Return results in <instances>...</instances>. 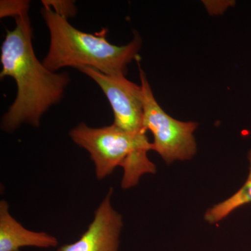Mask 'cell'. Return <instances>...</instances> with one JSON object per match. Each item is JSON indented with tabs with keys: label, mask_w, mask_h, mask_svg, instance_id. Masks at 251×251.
<instances>
[{
	"label": "cell",
	"mask_w": 251,
	"mask_h": 251,
	"mask_svg": "<svg viewBox=\"0 0 251 251\" xmlns=\"http://www.w3.org/2000/svg\"><path fill=\"white\" fill-rule=\"evenodd\" d=\"M110 188L95 211L88 228L77 242L65 244L57 251H119L122 216L112 208Z\"/></svg>",
	"instance_id": "cell-6"
},
{
	"label": "cell",
	"mask_w": 251,
	"mask_h": 251,
	"mask_svg": "<svg viewBox=\"0 0 251 251\" xmlns=\"http://www.w3.org/2000/svg\"><path fill=\"white\" fill-rule=\"evenodd\" d=\"M95 81L106 96L114 114V125L133 134L146 133L143 126V92L125 75H107L90 67L78 69Z\"/></svg>",
	"instance_id": "cell-5"
},
{
	"label": "cell",
	"mask_w": 251,
	"mask_h": 251,
	"mask_svg": "<svg viewBox=\"0 0 251 251\" xmlns=\"http://www.w3.org/2000/svg\"><path fill=\"white\" fill-rule=\"evenodd\" d=\"M42 4L67 19L75 16L77 13L75 3L69 0H42Z\"/></svg>",
	"instance_id": "cell-10"
},
{
	"label": "cell",
	"mask_w": 251,
	"mask_h": 251,
	"mask_svg": "<svg viewBox=\"0 0 251 251\" xmlns=\"http://www.w3.org/2000/svg\"><path fill=\"white\" fill-rule=\"evenodd\" d=\"M41 14L50 35L47 55L43 64L51 72L64 67H90L107 75H125L127 65L138 57L142 45L140 36L125 46L113 45L104 34L78 30L67 18L43 6Z\"/></svg>",
	"instance_id": "cell-2"
},
{
	"label": "cell",
	"mask_w": 251,
	"mask_h": 251,
	"mask_svg": "<svg viewBox=\"0 0 251 251\" xmlns=\"http://www.w3.org/2000/svg\"><path fill=\"white\" fill-rule=\"evenodd\" d=\"M0 60L1 79L13 77L18 88L14 103L2 117L1 128L12 132L23 123L39 126L44 112L62 99L70 77L67 73L51 72L36 57L28 13L16 18V27L6 31Z\"/></svg>",
	"instance_id": "cell-1"
},
{
	"label": "cell",
	"mask_w": 251,
	"mask_h": 251,
	"mask_svg": "<svg viewBox=\"0 0 251 251\" xmlns=\"http://www.w3.org/2000/svg\"><path fill=\"white\" fill-rule=\"evenodd\" d=\"M30 2L27 0H1L0 3V16L1 18H17L28 13Z\"/></svg>",
	"instance_id": "cell-9"
},
{
	"label": "cell",
	"mask_w": 251,
	"mask_h": 251,
	"mask_svg": "<svg viewBox=\"0 0 251 251\" xmlns=\"http://www.w3.org/2000/svg\"><path fill=\"white\" fill-rule=\"evenodd\" d=\"M140 77L143 92V126L153 134V150L168 164L191 159L197 150L193 133L198 123L179 121L170 116L156 101L141 68Z\"/></svg>",
	"instance_id": "cell-4"
},
{
	"label": "cell",
	"mask_w": 251,
	"mask_h": 251,
	"mask_svg": "<svg viewBox=\"0 0 251 251\" xmlns=\"http://www.w3.org/2000/svg\"><path fill=\"white\" fill-rule=\"evenodd\" d=\"M57 245L58 241L53 236L23 227L10 214L8 203L0 202V251H20L25 247L49 249Z\"/></svg>",
	"instance_id": "cell-7"
},
{
	"label": "cell",
	"mask_w": 251,
	"mask_h": 251,
	"mask_svg": "<svg viewBox=\"0 0 251 251\" xmlns=\"http://www.w3.org/2000/svg\"><path fill=\"white\" fill-rule=\"evenodd\" d=\"M249 159L250 168L245 184L233 196L212 206L206 211L204 219L209 224H217L237 208L251 202V150L249 152Z\"/></svg>",
	"instance_id": "cell-8"
},
{
	"label": "cell",
	"mask_w": 251,
	"mask_h": 251,
	"mask_svg": "<svg viewBox=\"0 0 251 251\" xmlns=\"http://www.w3.org/2000/svg\"><path fill=\"white\" fill-rule=\"evenodd\" d=\"M69 135L74 143L90 153L97 179L106 177L118 166L132 176L153 173L156 168L148 156L153 145L146 133H128L114 124L92 128L81 123L71 130Z\"/></svg>",
	"instance_id": "cell-3"
}]
</instances>
